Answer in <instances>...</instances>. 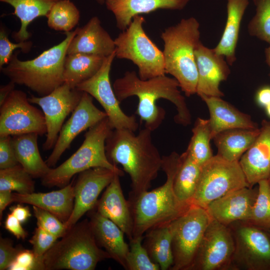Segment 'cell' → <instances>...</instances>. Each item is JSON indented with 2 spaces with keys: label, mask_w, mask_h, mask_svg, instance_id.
Masks as SVG:
<instances>
[{
  "label": "cell",
  "mask_w": 270,
  "mask_h": 270,
  "mask_svg": "<svg viewBox=\"0 0 270 270\" xmlns=\"http://www.w3.org/2000/svg\"><path fill=\"white\" fill-rule=\"evenodd\" d=\"M112 87L120 102L132 96L138 98L136 114L144 122L145 128L152 132L160 126L165 116L164 110L156 104L160 98L168 100L176 106V123L184 126L191 124L190 110L174 78L164 74L142 80L136 72L127 71L123 76L115 80Z\"/></svg>",
  "instance_id": "1"
},
{
  "label": "cell",
  "mask_w": 270,
  "mask_h": 270,
  "mask_svg": "<svg viewBox=\"0 0 270 270\" xmlns=\"http://www.w3.org/2000/svg\"><path fill=\"white\" fill-rule=\"evenodd\" d=\"M152 132L146 128L137 134L128 129H113L106 141L108 160L121 165L130 177L131 196L148 190L162 169V156L153 143Z\"/></svg>",
  "instance_id": "2"
},
{
  "label": "cell",
  "mask_w": 270,
  "mask_h": 270,
  "mask_svg": "<svg viewBox=\"0 0 270 270\" xmlns=\"http://www.w3.org/2000/svg\"><path fill=\"white\" fill-rule=\"evenodd\" d=\"M180 163L176 152L162 156V169L165 182L150 191L144 192L128 200L133 220V238L143 236L154 227L172 222L190 206L178 200L174 190V179Z\"/></svg>",
  "instance_id": "3"
},
{
  "label": "cell",
  "mask_w": 270,
  "mask_h": 270,
  "mask_svg": "<svg viewBox=\"0 0 270 270\" xmlns=\"http://www.w3.org/2000/svg\"><path fill=\"white\" fill-rule=\"evenodd\" d=\"M78 28L65 32L66 37L60 42L32 60H20L18 52L14 53L0 70L10 80L28 87L40 96L50 94L64 83L63 74L68 48Z\"/></svg>",
  "instance_id": "4"
},
{
  "label": "cell",
  "mask_w": 270,
  "mask_h": 270,
  "mask_svg": "<svg viewBox=\"0 0 270 270\" xmlns=\"http://www.w3.org/2000/svg\"><path fill=\"white\" fill-rule=\"evenodd\" d=\"M200 24L194 17L182 18L161 34L166 74L174 76L187 96L196 94L198 72L195 50L200 42Z\"/></svg>",
  "instance_id": "5"
},
{
  "label": "cell",
  "mask_w": 270,
  "mask_h": 270,
  "mask_svg": "<svg viewBox=\"0 0 270 270\" xmlns=\"http://www.w3.org/2000/svg\"><path fill=\"white\" fill-rule=\"evenodd\" d=\"M43 256L45 270H94L110 258L98 244L89 220L78 222L68 229Z\"/></svg>",
  "instance_id": "6"
},
{
  "label": "cell",
  "mask_w": 270,
  "mask_h": 270,
  "mask_svg": "<svg viewBox=\"0 0 270 270\" xmlns=\"http://www.w3.org/2000/svg\"><path fill=\"white\" fill-rule=\"evenodd\" d=\"M112 130L107 117L89 128L78 149L58 166L51 168L40 178L42 184L62 188L70 184L76 174L96 167L105 168L123 176V171L108 160L106 152V141Z\"/></svg>",
  "instance_id": "7"
},
{
  "label": "cell",
  "mask_w": 270,
  "mask_h": 270,
  "mask_svg": "<svg viewBox=\"0 0 270 270\" xmlns=\"http://www.w3.org/2000/svg\"><path fill=\"white\" fill-rule=\"evenodd\" d=\"M144 18L135 16L128 26L114 39L116 56L132 61L142 80L166 74L162 51L145 32Z\"/></svg>",
  "instance_id": "8"
},
{
  "label": "cell",
  "mask_w": 270,
  "mask_h": 270,
  "mask_svg": "<svg viewBox=\"0 0 270 270\" xmlns=\"http://www.w3.org/2000/svg\"><path fill=\"white\" fill-rule=\"evenodd\" d=\"M246 186L250 187L239 161H229L218 154L213 156L201 165L191 204L206 208L214 200Z\"/></svg>",
  "instance_id": "9"
},
{
  "label": "cell",
  "mask_w": 270,
  "mask_h": 270,
  "mask_svg": "<svg viewBox=\"0 0 270 270\" xmlns=\"http://www.w3.org/2000/svg\"><path fill=\"white\" fill-rule=\"evenodd\" d=\"M210 220L206 208L191 204L172 222L174 264L171 270H189Z\"/></svg>",
  "instance_id": "10"
},
{
  "label": "cell",
  "mask_w": 270,
  "mask_h": 270,
  "mask_svg": "<svg viewBox=\"0 0 270 270\" xmlns=\"http://www.w3.org/2000/svg\"><path fill=\"white\" fill-rule=\"evenodd\" d=\"M234 241L230 270H270V238L262 228L246 222L228 226Z\"/></svg>",
  "instance_id": "11"
},
{
  "label": "cell",
  "mask_w": 270,
  "mask_h": 270,
  "mask_svg": "<svg viewBox=\"0 0 270 270\" xmlns=\"http://www.w3.org/2000/svg\"><path fill=\"white\" fill-rule=\"evenodd\" d=\"M115 58L116 50L104 58L102 66L94 76L76 88L88 94L100 104L112 129L124 128L134 132L138 127L136 118L126 114L122 110L110 82V73Z\"/></svg>",
  "instance_id": "12"
},
{
  "label": "cell",
  "mask_w": 270,
  "mask_h": 270,
  "mask_svg": "<svg viewBox=\"0 0 270 270\" xmlns=\"http://www.w3.org/2000/svg\"><path fill=\"white\" fill-rule=\"evenodd\" d=\"M0 106V136L46 134L43 112L31 104L24 92L14 90Z\"/></svg>",
  "instance_id": "13"
},
{
  "label": "cell",
  "mask_w": 270,
  "mask_h": 270,
  "mask_svg": "<svg viewBox=\"0 0 270 270\" xmlns=\"http://www.w3.org/2000/svg\"><path fill=\"white\" fill-rule=\"evenodd\" d=\"M234 250L230 228L211 218L189 270H230Z\"/></svg>",
  "instance_id": "14"
},
{
  "label": "cell",
  "mask_w": 270,
  "mask_h": 270,
  "mask_svg": "<svg viewBox=\"0 0 270 270\" xmlns=\"http://www.w3.org/2000/svg\"><path fill=\"white\" fill-rule=\"evenodd\" d=\"M82 94L64 83L46 96L28 98L30 102L39 106L44 114L47 130L44 150L54 148L65 119L77 106Z\"/></svg>",
  "instance_id": "15"
},
{
  "label": "cell",
  "mask_w": 270,
  "mask_h": 270,
  "mask_svg": "<svg viewBox=\"0 0 270 270\" xmlns=\"http://www.w3.org/2000/svg\"><path fill=\"white\" fill-rule=\"evenodd\" d=\"M92 98L83 92L79 104L62 126L53 150L46 161L50 168L56 164L76 136L107 117L104 112L94 104Z\"/></svg>",
  "instance_id": "16"
},
{
  "label": "cell",
  "mask_w": 270,
  "mask_h": 270,
  "mask_svg": "<svg viewBox=\"0 0 270 270\" xmlns=\"http://www.w3.org/2000/svg\"><path fill=\"white\" fill-rule=\"evenodd\" d=\"M116 174H118L114 171L102 167L91 168L79 173L74 183V209L64 224L66 230L94 208L100 192L110 183Z\"/></svg>",
  "instance_id": "17"
},
{
  "label": "cell",
  "mask_w": 270,
  "mask_h": 270,
  "mask_svg": "<svg viewBox=\"0 0 270 270\" xmlns=\"http://www.w3.org/2000/svg\"><path fill=\"white\" fill-rule=\"evenodd\" d=\"M195 58L198 72L196 94L199 96H224L220 85L227 80L230 73L225 58L217 54L214 48L205 46L201 42L196 48Z\"/></svg>",
  "instance_id": "18"
},
{
  "label": "cell",
  "mask_w": 270,
  "mask_h": 270,
  "mask_svg": "<svg viewBox=\"0 0 270 270\" xmlns=\"http://www.w3.org/2000/svg\"><path fill=\"white\" fill-rule=\"evenodd\" d=\"M258 190V186L238 188L212 202L206 209L211 218L226 226L238 221L248 222Z\"/></svg>",
  "instance_id": "19"
},
{
  "label": "cell",
  "mask_w": 270,
  "mask_h": 270,
  "mask_svg": "<svg viewBox=\"0 0 270 270\" xmlns=\"http://www.w3.org/2000/svg\"><path fill=\"white\" fill-rule=\"evenodd\" d=\"M250 187L270 176V121L263 120L260 132L239 160Z\"/></svg>",
  "instance_id": "20"
},
{
  "label": "cell",
  "mask_w": 270,
  "mask_h": 270,
  "mask_svg": "<svg viewBox=\"0 0 270 270\" xmlns=\"http://www.w3.org/2000/svg\"><path fill=\"white\" fill-rule=\"evenodd\" d=\"M88 212L90 226L100 248L124 269L130 250L129 245L124 239V232L112 221L102 216L94 208Z\"/></svg>",
  "instance_id": "21"
},
{
  "label": "cell",
  "mask_w": 270,
  "mask_h": 270,
  "mask_svg": "<svg viewBox=\"0 0 270 270\" xmlns=\"http://www.w3.org/2000/svg\"><path fill=\"white\" fill-rule=\"evenodd\" d=\"M120 177L118 174H115L94 208L114 222L130 240L133 238V220L128 202L123 194Z\"/></svg>",
  "instance_id": "22"
},
{
  "label": "cell",
  "mask_w": 270,
  "mask_h": 270,
  "mask_svg": "<svg viewBox=\"0 0 270 270\" xmlns=\"http://www.w3.org/2000/svg\"><path fill=\"white\" fill-rule=\"evenodd\" d=\"M114 40L102 26L97 16L92 18L72 40L67 54L82 53L106 57L116 50Z\"/></svg>",
  "instance_id": "23"
},
{
  "label": "cell",
  "mask_w": 270,
  "mask_h": 270,
  "mask_svg": "<svg viewBox=\"0 0 270 270\" xmlns=\"http://www.w3.org/2000/svg\"><path fill=\"white\" fill-rule=\"evenodd\" d=\"M74 181L56 190L20 194L12 192V202L27 204L45 210L65 224L72 214L74 202Z\"/></svg>",
  "instance_id": "24"
},
{
  "label": "cell",
  "mask_w": 270,
  "mask_h": 270,
  "mask_svg": "<svg viewBox=\"0 0 270 270\" xmlns=\"http://www.w3.org/2000/svg\"><path fill=\"white\" fill-rule=\"evenodd\" d=\"M210 112V124L212 140L218 133L230 129L258 128L250 116L240 111L220 97L201 95Z\"/></svg>",
  "instance_id": "25"
},
{
  "label": "cell",
  "mask_w": 270,
  "mask_h": 270,
  "mask_svg": "<svg viewBox=\"0 0 270 270\" xmlns=\"http://www.w3.org/2000/svg\"><path fill=\"white\" fill-rule=\"evenodd\" d=\"M190 0H105L107 8L114 14L117 27L125 30L133 18L159 9L182 10Z\"/></svg>",
  "instance_id": "26"
},
{
  "label": "cell",
  "mask_w": 270,
  "mask_h": 270,
  "mask_svg": "<svg viewBox=\"0 0 270 270\" xmlns=\"http://www.w3.org/2000/svg\"><path fill=\"white\" fill-rule=\"evenodd\" d=\"M248 4V0H227L225 28L220 40L214 49L225 58L230 66L236 60V50L241 22Z\"/></svg>",
  "instance_id": "27"
},
{
  "label": "cell",
  "mask_w": 270,
  "mask_h": 270,
  "mask_svg": "<svg viewBox=\"0 0 270 270\" xmlns=\"http://www.w3.org/2000/svg\"><path fill=\"white\" fill-rule=\"evenodd\" d=\"M260 132V128H234L216 134L212 138L217 154L229 161H239Z\"/></svg>",
  "instance_id": "28"
},
{
  "label": "cell",
  "mask_w": 270,
  "mask_h": 270,
  "mask_svg": "<svg viewBox=\"0 0 270 270\" xmlns=\"http://www.w3.org/2000/svg\"><path fill=\"white\" fill-rule=\"evenodd\" d=\"M38 135L36 133L14 136L12 144L18 163L33 178H42L50 170L42 158L38 145Z\"/></svg>",
  "instance_id": "29"
},
{
  "label": "cell",
  "mask_w": 270,
  "mask_h": 270,
  "mask_svg": "<svg viewBox=\"0 0 270 270\" xmlns=\"http://www.w3.org/2000/svg\"><path fill=\"white\" fill-rule=\"evenodd\" d=\"M144 236L143 246L151 260L161 270H170L174 264L172 222L150 229Z\"/></svg>",
  "instance_id": "30"
},
{
  "label": "cell",
  "mask_w": 270,
  "mask_h": 270,
  "mask_svg": "<svg viewBox=\"0 0 270 270\" xmlns=\"http://www.w3.org/2000/svg\"><path fill=\"white\" fill-rule=\"evenodd\" d=\"M61 0H0L11 6L14 14L20 20L18 31L14 32L12 37L18 42L27 40L30 36L28 25L36 18L47 16L52 6Z\"/></svg>",
  "instance_id": "31"
},
{
  "label": "cell",
  "mask_w": 270,
  "mask_h": 270,
  "mask_svg": "<svg viewBox=\"0 0 270 270\" xmlns=\"http://www.w3.org/2000/svg\"><path fill=\"white\" fill-rule=\"evenodd\" d=\"M105 58L82 53L67 54L64 64V83L76 88L98 72Z\"/></svg>",
  "instance_id": "32"
},
{
  "label": "cell",
  "mask_w": 270,
  "mask_h": 270,
  "mask_svg": "<svg viewBox=\"0 0 270 270\" xmlns=\"http://www.w3.org/2000/svg\"><path fill=\"white\" fill-rule=\"evenodd\" d=\"M201 166L185 151L180 154V163L174 182V194L182 204L190 206L198 182Z\"/></svg>",
  "instance_id": "33"
},
{
  "label": "cell",
  "mask_w": 270,
  "mask_h": 270,
  "mask_svg": "<svg viewBox=\"0 0 270 270\" xmlns=\"http://www.w3.org/2000/svg\"><path fill=\"white\" fill-rule=\"evenodd\" d=\"M192 133L186 152L201 166L214 156L210 144L212 136L209 119L198 118L192 128Z\"/></svg>",
  "instance_id": "34"
},
{
  "label": "cell",
  "mask_w": 270,
  "mask_h": 270,
  "mask_svg": "<svg viewBox=\"0 0 270 270\" xmlns=\"http://www.w3.org/2000/svg\"><path fill=\"white\" fill-rule=\"evenodd\" d=\"M46 18L49 28L66 32H70L78 24L80 13L70 0H61L52 6Z\"/></svg>",
  "instance_id": "35"
},
{
  "label": "cell",
  "mask_w": 270,
  "mask_h": 270,
  "mask_svg": "<svg viewBox=\"0 0 270 270\" xmlns=\"http://www.w3.org/2000/svg\"><path fill=\"white\" fill-rule=\"evenodd\" d=\"M32 176L20 164L0 170V190L16 191L20 194L34 192V182Z\"/></svg>",
  "instance_id": "36"
},
{
  "label": "cell",
  "mask_w": 270,
  "mask_h": 270,
  "mask_svg": "<svg viewBox=\"0 0 270 270\" xmlns=\"http://www.w3.org/2000/svg\"><path fill=\"white\" fill-rule=\"evenodd\" d=\"M258 194L248 222L262 229L270 228V184L268 180L258 183Z\"/></svg>",
  "instance_id": "37"
},
{
  "label": "cell",
  "mask_w": 270,
  "mask_h": 270,
  "mask_svg": "<svg viewBox=\"0 0 270 270\" xmlns=\"http://www.w3.org/2000/svg\"><path fill=\"white\" fill-rule=\"evenodd\" d=\"M256 14L249 22V34L270 45V0H254Z\"/></svg>",
  "instance_id": "38"
},
{
  "label": "cell",
  "mask_w": 270,
  "mask_h": 270,
  "mask_svg": "<svg viewBox=\"0 0 270 270\" xmlns=\"http://www.w3.org/2000/svg\"><path fill=\"white\" fill-rule=\"evenodd\" d=\"M143 236L130 240V250L126 260L127 270H160L158 264L153 262L142 244Z\"/></svg>",
  "instance_id": "39"
},
{
  "label": "cell",
  "mask_w": 270,
  "mask_h": 270,
  "mask_svg": "<svg viewBox=\"0 0 270 270\" xmlns=\"http://www.w3.org/2000/svg\"><path fill=\"white\" fill-rule=\"evenodd\" d=\"M33 212L40 227L57 238L62 237L66 231L65 224L51 212L33 206Z\"/></svg>",
  "instance_id": "40"
},
{
  "label": "cell",
  "mask_w": 270,
  "mask_h": 270,
  "mask_svg": "<svg viewBox=\"0 0 270 270\" xmlns=\"http://www.w3.org/2000/svg\"><path fill=\"white\" fill-rule=\"evenodd\" d=\"M30 41L26 40L17 43L12 42L8 38L6 31L1 28L0 30V69L7 64L17 48H20L24 52H28L32 46Z\"/></svg>",
  "instance_id": "41"
},
{
  "label": "cell",
  "mask_w": 270,
  "mask_h": 270,
  "mask_svg": "<svg viewBox=\"0 0 270 270\" xmlns=\"http://www.w3.org/2000/svg\"><path fill=\"white\" fill-rule=\"evenodd\" d=\"M8 270H45L43 258L36 257L32 250L22 248Z\"/></svg>",
  "instance_id": "42"
},
{
  "label": "cell",
  "mask_w": 270,
  "mask_h": 270,
  "mask_svg": "<svg viewBox=\"0 0 270 270\" xmlns=\"http://www.w3.org/2000/svg\"><path fill=\"white\" fill-rule=\"evenodd\" d=\"M58 239V238L55 236L38 226L29 242L32 245V250L36 257L43 258Z\"/></svg>",
  "instance_id": "43"
},
{
  "label": "cell",
  "mask_w": 270,
  "mask_h": 270,
  "mask_svg": "<svg viewBox=\"0 0 270 270\" xmlns=\"http://www.w3.org/2000/svg\"><path fill=\"white\" fill-rule=\"evenodd\" d=\"M19 164L12 144L11 136H0V170Z\"/></svg>",
  "instance_id": "44"
},
{
  "label": "cell",
  "mask_w": 270,
  "mask_h": 270,
  "mask_svg": "<svg viewBox=\"0 0 270 270\" xmlns=\"http://www.w3.org/2000/svg\"><path fill=\"white\" fill-rule=\"evenodd\" d=\"M20 245L13 246L11 240L0 237V270H8L22 249Z\"/></svg>",
  "instance_id": "45"
},
{
  "label": "cell",
  "mask_w": 270,
  "mask_h": 270,
  "mask_svg": "<svg viewBox=\"0 0 270 270\" xmlns=\"http://www.w3.org/2000/svg\"><path fill=\"white\" fill-rule=\"evenodd\" d=\"M5 228L18 239L24 240L28 232L24 229L21 222L12 213L8 214L4 222Z\"/></svg>",
  "instance_id": "46"
},
{
  "label": "cell",
  "mask_w": 270,
  "mask_h": 270,
  "mask_svg": "<svg viewBox=\"0 0 270 270\" xmlns=\"http://www.w3.org/2000/svg\"><path fill=\"white\" fill-rule=\"evenodd\" d=\"M255 100L256 104L261 107L266 108L270 104V86H264L256 91Z\"/></svg>",
  "instance_id": "47"
},
{
  "label": "cell",
  "mask_w": 270,
  "mask_h": 270,
  "mask_svg": "<svg viewBox=\"0 0 270 270\" xmlns=\"http://www.w3.org/2000/svg\"><path fill=\"white\" fill-rule=\"evenodd\" d=\"M11 213L21 222H26L32 214L28 206L17 205L10 208Z\"/></svg>",
  "instance_id": "48"
},
{
  "label": "cell",
  "mask_w": 270,
  "mask_h": 270,
  "mask_svg": "<svg viewBox=\"0 0 270 270\" xmlns=\"http://www.w3.org/2000/svg\"><path fill=\"white\" fill-rule=\"evenodd\" d=\"M12 191L10 190H0V218L6 207L12 202Z\"/></svg>",
  "instance_id": "49"
},
{
  "label": "cell",
  "mask_w": 270,
  "mask_h": 270,
  "mask_svg": "<svg viewBox=\"0 0 270 270\" xmlns=\"http://www.w3.org/2000/svg\"><path fill=\"white\" fill-rule=\"evenodd\" d=\"M16 84L13 82H10L5 85L0 86V106L5 102L10 93L14 90Z\"/></svg>",
  "instance_id": "50"
},
{
  "label": "cell",
  "mask_w": 270,
  "mask_h": 270,
  "mask_svg": "<svg viewBox=\"0 0 270 270\" xmlns=\"http://www.w3.org/2000/svg\"><path fill=\"white\" fill-rule=\"evenodd\" d=\"M265 55H266V62L270 68V46L266 48ZM269 76H270V73L269 74Z\"/></svg>",
  "instance_id": "51"
},
{
  "label": "cell",
  "mask_w": 270,
  "mask_h": 270,
  "mask_svg": "<svg viewBox=\"0 0 270 270\" xmlns=\"http://www.w3.org/2000/svg\"><path fill=\"white\" fill-rule=\"evenodd\" d=\"M267 115L270 118V104L265 108Z\"/></svg>",
  "instance_id": "52"
},
{
  "label": "cell",
  "mask_w": 270,
  "mask_h": 270,
  "mask_svg": "<svg viewBox=\"0 0 270 270\" xmlns=\"http://www.w3.org/2000/svg\"><path fill=\"white\" fill-rule=\"evenodd\" d=\"M263 230L268 234L270 238V228H265Z\"/></svg>",
  "instance_id": "53"
},
{
  "label": "cell",
  "mask_w": 270,
  "mask_h": 270,
  "mask_svg": "<svg viewBox=\"0 0 270 270\" xmlns=\"http://www.w3.org/2000/svg\"><path fill=\"white\" fill-rule=\"evenodd\" d=\"M98 2H104L105 0H97Z\"/></svg>",
  "instance_id": "54"
},
{
  "label": "cell",
  "mask_w": 270,
  "mask_h": 270,
  "mask_svg": "<svg viewBox=\"0 0 270 270\" xmlns=\"http://www.w3.org/2000/svg\"><path fill=\"white\" fill-rule=\"evenodd\" d=\"M268 181H269V182H270V177H269V178H268Z\"/></svg>",
  "instance_id": "55"
}]
</instances>
